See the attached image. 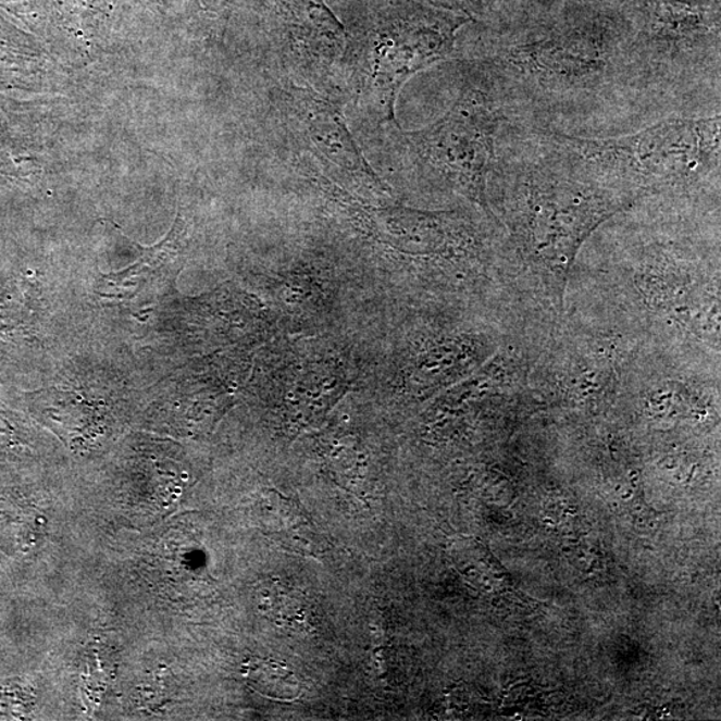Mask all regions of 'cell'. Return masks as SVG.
I'll list each match as a JSON object with an SVG mask.
<instances>
[{
    "mask_svg": "<svg viewBox=\"0 0 721 721\" xmlns=\"http://www.w3.org/2000/svg\"><path fill=\"white\" fill-rule=\"evenodd\" d=\"M459 60L520 125L606 138L673 115L650 84L623 3L543 0Z\"/></svg>",
    "mask_w": 721,
    "mask_h": 721,
    "instance_id": "6da1fadb",
    "label": "cell"
},
{
    "mask_svg": "<svg viewBox=\"0 0 721 721\" xmlns=\"http://www.w3.org/2000/svg\"><path fill=\"white\" fill-rule=\"evenodd\" d=\"M580 254L650 343L720 360V208L644 198Z\"/></svg>",
    "mask_w": 721,
    "mask_h": 721,
    "instance_id": "7a4b0ae2",
    "label": "cell"
},
{
    "mask_svg": "<svg viewBox=\"0 0 721 721\" xmlns=\"http://www.w3.org/2000/svg\"><path fill=\"white\" fill-rule=\"evenodd\" d=\"M486 196L521 296L556 321L586 240L638 201L595 177L560 134L509 121Z\"/></svg>",
    "mask_w": 721,
    "mask_h": 721,
    "instance_id": "3957f363",
    "label": "cell"
},
{
    "mask_svg": "<svg viewBox=\"0 0 721 721\" xmlns=\"http://www.w3.org/2000/svg\"><path fill=\"white\" fill-rule=\"evenodd\" d=\"M720 114L670 115L621 136H560L595 177L638 201L720 207Z\"/></svg>",
    "mask_w": 721,
    "mask_h": 721,
    "instance_id": "277c9868",
    "label": "cell"
},
{
    "mask_svg": "<svg viewBox=\"0 0 721 721\" xmlns=\"http://www.w3.org/2000/svg\"><path fill=\"white\" fill-rule=\"evenodd\" d=\"M471 17L430 0H396L356 38L348 37L343 85L373 126L391 132L398 94L415 74L455 55Z\"/></svg>",
    "mask_w": 721,
    "mask_h": 721,
    "instance_id": "5b68a950",
    "label": "cell"
},
{
    "mask_svg": "<svg viewBox=\"0 0 721 721\" xmlns=\"http://www.w3.org/2000/svg\"><path fill=\"white\" fill-rule=\"evenodd\" d=\"M650 84L673 115L721 110L719 0H624Z\"/></svg>",
    "mask_w": 721,
    "mask_h": 721,
    "instance_id": "8992f818",
    "label": "cell"
},
{
    "mask_svg": "<svg viewBox=\"0 0 721 721\" xmlns=\"http://www.w3.org/2000/svg\"><path fill=\"white\" fill-rule=\"evenodd\" d=\"M459 66L460 90L447 113L420 130H391L393 145L425 190L494 216L486 189L507 119L476 67L464 60Z\"/></svg>",
    "mask_w": 721,
    "mask_h": 721,
    "instance_id": "52a82bcc",
    "label": "cell"
},
{
    "mask_svg": "<svg viewBox=\"0 0 721 721\" xmlns=\"http://www.w3.org/2000/svg\"><path fill=\"white\" fill-rule=\"evenodd\" d=\"M602 315L565 312L554 326L530 376L543 410L600 412L618 406L625 374L648 338L611 308Z\"/></svg>",
    "mask_w": 721,
    "mask_h": 721,
    "instance_id": "ba28073f",
    "label": "cell"
},
{
    "mask_svg": "<svg viewBox=\"0 0 721 721\" xmlns=\"http://www.w3.org/2000/svg\"><path fill=\"white\" fill-rule=\"evenodd\" d=\"M281 111L287 137L297 149L314 158L333 184L368 196L390 195L351 136L339 99L286 79L281 89Z\"/></svg>",
    "mask_w": 721,
    "mask_h": 721,
    "instance_id": "9c48e42d",
    "label": "cell"
},
{
    "mask_svg": "<svg viewBox=\"0 0 721 721\" xmlns=\"http://www.w3.org/2000/svg\"><path fill=\"white\" fill-rule=\"evenodd\" d=\"M186 222L178 215L167 236L151 248H142L133 265L121 272L102 274L97 291L115 301H137L156 297L175 283L186 260Z\"/></svg>",
    "mask_w": 721,
    "mask_h": 721,
    "instance_id": "30bf717a",
    "label": "cell"
},
{
    "mask_svg": "<svg viewBox=\"0 0 721 721\" xmlns=\"http://www.w3.org/2000/svg\"><path fill=\"white\" fill-rule=\"evenodd\" d=\"M251 687L269 699L278 701L296 700L301 694L300 680L289 668L271 660H251L246 668Z\"/></svg>",
    "mask_w": 721,
    "mask_h": 721,
    "instance_id": "8fae6325",
    "label": "cell"
}]
</instances>
